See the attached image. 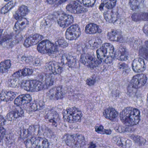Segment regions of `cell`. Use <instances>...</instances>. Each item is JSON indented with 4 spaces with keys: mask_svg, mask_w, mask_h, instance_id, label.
Instances as JSON below:
<instances>
[{
    "mask_svg": "<svg viewBox=\"0 0 148 148\" xmlns=\"http://www.w3.org/2000/svg\"><path fill=\"white\" fill-rule=\"evenodd\" d=\"M120 118L123 124L129 127L137 125L140 120V110L135 108L127 107L120 114Z\"/></svg>",
    "mask_w": 148,
    "mask_h": 148,
    "instance_id": "obj_1",
    "label": "cell"
},
{
    "mask_svg": "<svg viewBox=\"0 0 148 148\" xmlns=\"http://www.w3.org/2000/svg\"><path fill=\"white\" fill-rule=\"evenodd\" d=\"M98 60L104 63H111L115 57V50L114 46L110 43H106L100 47L96 51Z\"/></svg>",
    "mask_w": 148,
    "mask_h": 148,
    "instance_id": "obj_2",
    "label": "cell"
},
{
    "mask_svg": "<svg viewBox=\"0 0 148 148\" xmlns=\"http://www.w3.org/2000/svg\"><path fill=\"white\" fill-rule=\"evenodd\" d=\"M62 140L67 146L72 148H82L86 144L85 137L80 134H65Z\"/></svg>",
    "mask_w": 148,
    "mask_h": 148,
    "instance_id": "obj_3",
    "label": "cell"
},
{
    "mask_svg": "<svg viewBox=\"0 0 148 148\" xmlns=\"http://www.w3.org/2000/svg\"><path fill=\"white\" fill-rule=\"evenodd\" d=\"M63 120L69 123H76L81 121L82 117L81 111L75 107L67 108L62 113Z\"/></svg>",
    "mask_w": 148,
    "mask_h": 148,
    "instance_id": "obj_4",
    "label": "cell"
},
{
    "mask_svg": "<svg viewBox=\"0 0 148 148\" xmlns=\"http://www.w3.org/2000/svg\"><path fill=\"white\" fill-rule=\"evenodd\" d=\"M20 87L29 92H37L45 89L43 84L38 80H36L23 81L21 82Z\"/></svg>",
    "mask_w": 148,
    "mask_h": 148,
    "instance_id": "obj_5",
    "label": "cell"
},
{
    "mask_svg": "<svg viewBox=\"0 0 148 148\" xmlns=\"http://www.w3.org/2000/svg\"><path fill=\"white\" fill-rule=\"evenodd\" d=\"M24 143L27 148H48L50 145L46 138L35 136L27 139Z\"/></svg>",
    "mask_w": 148,
    "mask_h": 148,
    "instance_id": "obj_6",
    "label": "cell"
},
{
    "mask_svg": "<svg viewBox=\"0 0 148 148\" xmlns=\"http://www.w3.org/2000/svg\"><path fill=\"white\" fill-rule=\"evenodd\" d=\"M37 50L43 54H53L58 51L57 46L48 40L42 41L38 44Z\"/></svg>",
    "mask_w": 148,
    "mask_h": 148,
    "instance_id": "obj_7",
    "label": "cell"
},
{
    "mask_svg": "<svg viewBox=\"0 0 148 148\" xmlns=\"http://www.w3.org/2000/svg\"><path fill=\"white\" fill-rule=\"evenodd\" d=\"M54 17L56 20L59 26L63 28L68 27L74 22V18L72 16L62 11L56 12L54 14Z\"/></svg>",
    "mask_w": 148,
    "mask_h": 148,
    "instance_id": "obj_8",
    "label": "cell"
},
{
    "mask_svg": "<svg viewBox=\"0 0 148 148\" xmlns=\"http://www.w3.org/2000/svg\"><path fill=\"white\" fill-rule=\"evenodd\" d=\"M80 61L83 64L90 69L98 67L101 62L88 53H83L81 56Z\"/></svg>",
    "mask_w": 148,
    "mask_h": 148,
    "instance_id": "obj_9",
    "label": "cell"
},
{
    "mask_svg": "<svg viewBox=\"0 0 148 148\" xmlns=\"http://www.w3.org/2000/svg\"><path fill=\"white\" fill-rule=\"evenodd\" d=\"M81 35L80 27L77 24L71 25L67 29L65 33V37L69 40H74L78 39Z\"/></svg>",
    "mask_w": 148,
    "mask_h": 148,
    "instance_id": "obj_10",
    "label": "cell"
},
{
    "mask_svg": "<svg viewBox=\"0 0 148 148\" xmlns=\"http://www.w3.org/2000/svg\"><path fill=\"white\" fill-rule=\"evenodd\" d=\"M48 97L53 100H58L63 99L64 97V92L61 86H57L50 90L47 93Z\"/></svg>",
    "mask_w": 148,
    "mask_h": 148,
    "instance_id": "obj_11",
    "label": "cell"
},
{
    "mask_svg": "<svg viewBox=\"0 0 148 148\" xmlns=\"http://www.w3.org/2000/svg\"><path fill=\"white\" fill-rule=\"evenodd\" d=\"M61 62L63 65H67L72 68H79L80 67V63L77 59L74 56L67 54L62 56Z\"/></svg>",
    "mask_w": 148,
    "mask_h": 148,
    "instance_id": "obj_12",
    "label": "cell"
},
{
    "mask_svg": "<svg viewBox=\"0 0 148 148\" xmlns=\"http://www.w3.org/2000/svg\"><path fill=\"white\" fill-rule=\"evenodd\" d=\"M66 9L68 12L74 14H83L87 11L86 8L75 1L68 4Z\"/></svg>",
    "mask_w": 148,
    "mask_h": 148,
    "instance_id": "obj_13",
    "label": "cell"
},
{
    "mask_svg": "<svg viewBox=\"0 0 148 148\" xmlns=\"http://www.w3.org/2000/svg\"><path fill=\"white\" fill-rule=\"evenodd\" d=\"M45 106V103L41 100H35L23 106V108L28 112H35L42 109Z\"/></svg>",
    "mask_w": 148,
    "mask_h": 148,
    "instance_id": "obj_14",
    "label": "cell"
},
{
    "mask_svg": "<svg viewBox=\"0 0 148 148\" xmlns=\"http://www.w3.org/2000/svg\"><path fill=\"white\" fill-rule=\"evenodd\" d=\"M147 78L144 74H138L135 75L132 79L131 84L135 89H139L143 87L147 83Z\"/></svg>",
    "mask_w": 148,
    "mask_h": 148,
    "instance_id": "obj_15",
    "label": "cell"
},
{
    "mask_svg": "<svg viewBox=\"0 0 148 148\" xmlns=\"http://www.w3.org/2000/svg\"><path fill=\"white\" fill-rule=\"evenodd\" d=\"M44 118L46 121L51 123L55 127H56L60 123V119L59 115L54 110H48L44 115Z\"/></svg>",
    "mask_w": 148,
    "mask_h": 148,
    "instance_id": "obj_16",
    "label": "cell"
},
{
    "mask_svg": "<svg viewBox=\"0 0 148 148\" xmlns=\"http://www.w3.org/2000/svg\"><path fill=\"white\" fill-rule=\"evenodd\" d=\"M24 115L23 110L19 106H17L12 109L6 116V119L7 121H14L18 118L22 117Z\"/></svg>",
    "mask_w": 148,
    "mask_h": 148,
    "instance_id": "obj_17",
    "label": "cell"
},
{
    "mask_svg": "<svg viewBox=\"0 0 148 148\" xmlns=\"http://www.w3.org/2000/svg\"><path fill=\"white\" fill-rule=\"evenodd\" d=\"M37 78L38 81L41 82L44 85L45 89L54 84V78L51 74L42 73L38 75Z\"/></svg>",
    "mask_w": 148,
    "mask_h": 148,
    "instance_id": "obj_18",
    "label": "cell"
},
{
    "mask_svg": "<svg viewBox=\"0 0 148 148\" xmlns=\"http://www.w3.org/2000/svg\"><path fill=\"white\" fill-rule=\"evenodd\" d=\"M43 36L39 34H34L28 37L24 41L23 46L26 48L38 44L43 39Z\"/></svg>",
    "mask_w": 148,
    "mask_h": 148,
    "instance_id": "obj_19",
    "label": "cell"
},
{
    "mask_svg": "<svg viewBox=\"0 0 148 148\" xmlns=\"http://www.w3.org/2000/svg\"><path fill=\"white\" fill-rule=\"evenodd\" d=\"M47 69L51 73L55 75H60L63 71L61 64L56 61H51L47 64Z\"/></svg>",
    "mask_w": 148,
    "mask_h": 148,
    "instance_id": "obj_20",
    "label": "cell"
},
{
    "mask_svg": "<svg viewBox=\"0 0 148 148\" xmlns=\"http://www.w3.org/2000/svg\"><path fill=\"white\" fill-rule=\"evenodd\" d=\"M112 140L118 147L121 148H130L132 146V143L130 140L121 136H114Z\"/></svg>",
    "mask_w": 148,
    "mask_h": 148,
    "instance_id": "obj_21",
    "label": "cell"
},
{
    "mask_svg": "<svg viewBox=\"0 0 148 148\" xmlns=\"http://www.w3.org/2000/svg\"><path fill=\"white\" fill-rule=\"evenodd\" d=\"M103 16L106 21L109 23H114L119 18V15L117 10L111 9L104 12Z\"/></svg>",
    "mask_w": 148,
    "mask_h": 148,
    "instance_id": "obj_22",
    "label": "cell"
},
{
    "mask_svg": "<svg viewBox=\"0 0 148 148\" xmlns=\"http://www.w3.org/2000/svg\"><path fill=\"white\" fill-rule=\"evenodd\" d=\"M132 68L135 73H140L144 72L146 69V66L143 59L140 58L135 59L132 63Z\"/></svg>",
    "mask_w": 148,
    "mask_h": 148,
    "instance_id": "obj_23",
    "label": "cell"
},
{
    "mask_svg": "<svg viewBox=\"0 0 148 148\" xmlns=\"http://www.w3.org/2000/svg\"><path fill=\"white\" fill-rule=\"evenodd\" d=\"M129 56V54L126 48L123 47H119L115 52V57L120 61H126L127 60Z\"/></svg>",
    "mask_w": 148,
    "mask_h": 148,
    "instance_id": "obj_24",
    "label": "cell"
},
{
    "mask_svg": "<svg viewBox=\"0 0 148 148\" xmlns=\"http://www.w3.org/2000/svg\"><path fill=\"white\" fill-rule=\"evenodd\" d=\"M32 100L31 96L29 94H23L18 96L14 101V103L16 106H23L30 102Z\"/></svg>",
    "mask_w": 148,
    "mask_h": 148,
    "instance_id": "obj_25",
    "label": "cell"
},
{
    "mask_svg": "<svg viewBox=\"0 0 148 148\" xmlns=\"http://www.w3.org/2000/svg\"><path fill=\"white\" fill-rule=\"evenodd\" d=\"M103 116L108 120L111 121H115L118 117L117 111L115 109L112 108H108L103 111Z\"/></svg>",
    "mask_w": 148,
    "mask_h": 148,
    "instance_id": "obj_26",
    "label": "cell"
},
{
    "mask_svg": "<svg viewBox=\"0 0 148 148\" xmlns=\"http://www.w3.org/2000/svg\"><path fill=\"white\" fill-rule=\"evenodd\" d=\"M17 95V93L14 91L2 90L1 93V101L6 102L13 101Z\"/></svg>",
    "mask_w": 148,
    "mask_h": 148,
    "instance_id": "obj_27",
    "label": "cell"
},
{
    "mask_svg": "<svg viewBox=\"0 0 148 148\" xmlns=\"http://www.w3.org/2000/svg\"><path fill=\"white\" fill-rule=\"evenodd\" d=\"M29 9L27 6L24 5L20 6L17 10L14 15V18L18 20L23 18L29 12Z\"/></svg>",
    "mask_w": 148,
    "mask_h": 148,
    "instance_id": "obj_28",
    "label": "cell"
},
{
    "mask_svg": "<svg viewBox=\"0 0 148 148\" xmlns=\"http://www.w3.org/2000/svg\"><path fill=\"white\" fill-rule=\"evenodd\" d=\"M109 40L111 41L121 42L123 40V37L121 33L116 30H113L107 34Z\"/></svg>",
    "mask_w": 148,
    "mask_h": 148,
    "instance_id": "obj_29",
    "label": "cell"
},
{
    "mask_svg": "<svg viewBox=\"0 0 148 148\" xmlns=\"http://www.w3.org/2000/svg\"><path fill=\"white\" fill-rule=\"evenodd\" d=\"M33 73H34V71L30 69L24 68L18 70L17 72L14 73L12 75V77L14 78H19V77L31 75L33 74Z\"/></svg>",
    "mask_w": 148,
    "mask_h": 148,
    "instance_id": "obj_30",
    "label": "cell"
},
{
    "mask_svg": "<svg viewBox=\"0 0 148 148\" xmlns=\"http://www.w3.org/2000/svg\"><path fill=\"white\" fill-rule=\"evenodd\" d=\"M28 24V21L26 18H23L18 20L15 24L14 29L16 32H20L25 28Z\"/></svg>",
    "mask_w": 148,
    "mask_h": 148,
    "instance_id": "obj_31",
    "label": "cell"
},
{
    "mask_svg": "<svg viewBox=\"0 0 148 148\" xmlns=\"http://www.w3.org/2000/svg\"><path fill=\"white\" fill-rule=\"evenodd\" d=\"M102 43L101 40L98 37L92 38L87 43V47L90 49H94L98 48Z\"/></svg>",
    "mask_w": 148,
    "mask_h": 148,
    "instance_id": "obj_32",
    "label": "cell"
},
{
    "mask_svg": "<svg viewBox=\"0 0 148 148\" xmlns=\"http://www.w3.org/2000/svg\"><path fill=\"white\" fill-rule=\"evenodd\" d=\"M102 30L99 26L94 23L87 24L85 27V32L88 34H94L96 33H100Z\"/></svg>",
    "mask_w": 148,
    "mask_h": 148,
    "instance_id": "obj_33",
    "label": "cell"
},
{
    "mask_svg": "<svg viewBox=\"0 0 148 148\" xmlns=\"http://www.w3.org/2000/svg\"><path fill=\"white\" fill-rule=\"evenodd\" d=\"M132 20L135 21H148V12H138L133 14Z\"/></svg>",
    "mask_w": 148,
    "mask_h": 148,
    "instance_id": "obj_34",
    "label": "cell"
},
{
    "mask_svg": "<svg viewBox=\"0 0 148 148\" xmlns=\"http://www.w3.org/2000/svg\"><path fill=\"white\" fill-rule=\"evenodd\" d=\"M145 0H129V5L132 10H136L143 7Z\"/></svg>",
    "mask_w": 148,
    "mask_h": 148,
    "instance_id": "obj_35",
    "label": "cell"
},
{
    "mask_svg": "<svg viewBox=\"0 0 148 148\" xmlns=\"http://www.w3.org/2000/svg\"><path fill=\"white\" fill-rule=\"evenodd\" d=\"M116 0H101V4L100 5V9H103V7L112 9L116 5Z\"/></svg>",
    "mask_w": 148,
    "mask_h": 148,
    "instance_id": "obj_36",
    "label": "cell"
},
{
    "mask_svg": "<svg viewBox=\"0 0 148 148\" xmlns=\"http://www.w3.org/2000/svg\"><path fill=\"white\" fill-rule=\"evenodd\" d=\"M11 61L9 60H5L1 62L0 64V72L1 73H4L8 72L11 67Z\"/></svg>",
    "mask_w": 148,
    "mask_h": 148,
    "instance_id": "obj_37",
    "label": "cell"
},
{
    "mask_svg": "<svg viewBox=\"0 0 148 148\" xmlns=\"http://www.w3.org/2000/svg\"><path fill=\"white\" fill-rule=\"evenodd\" d=\"M16 2L15 0H12L10 1L7 4H6L5 6H3L1 9V14H5L7 12H8L12 8H14Z\"/></svg>",
    "mask_w": 148,
    "mask_h": 148,
    "instance_id": "obj_38",
    "label": "cell"
},
{
    "mask_svg": "<svg viewBox=\"0 0 148 148\" xmlns=\"http://www.w3.org/2000/svg\"><path fill=\"white\" fill-rule=\"evenodd\" d=\"M130 137L134 142L135 143L139 146H142L146 143V140L142 136L135 135H132L130 136Z\"/></svg>",
    "mask_w": 148,
    "mask_h": 148,
    "instance_id": "obj_39",
    "label": "cell"
},
{
    "mask_svg": "<svg viewBox=\"0 0 148 148\" xmlns=\"http://www.w3.org/2000/svg\"><path fill=\"white\" fill-rule=\"evenodd\" d=\"M19 40H19L18 38L17 39V38H14L12 36L8 40L2 43L1 45H3V46L4 47H13V46H15V45L17 44L19 42Z\"/></svg>",
    "mask_w": 148,
    "mask_h": 148,
    "instance_id": "obj_40",
    "label": "cell"
},
{
    "mask_svg": "<svg viewBox=\"0 0 148 148\" xmlns=\"http://www.w3.org/2000/svg\"><path fill=\"white\" fill-rule=\"evenodd\" d=\"M40 126L38 125H31L29 127L28 130L30 136H37L40 132Z\"/></svg>",
    "mask_w": 148,
    "mask_h": 148,
    "instance_id": "obj_41",
    "label": "cell"
},
{
    "mask_svg": "<svg viewBox=\"0 0 148 148\" xmlns=\"http://www.w3.org/2000/svg\"><path fill=\"white\" fill-rule=\"evenodd\" d=\"M95 130L97 133L102 134L109 135L112 133L110 130H106L101 125H97L95 127Z\"/></svg>",
    "mask_w": 148,
    "mask_h": 148,
    "instance_id": "obj_42",
    "label": "cell"
},
{
    "mask_svg": "<svg viewBox=\"0 0 148 148\" xmlns=\"http://www.w3.org/2000/svg\"><path fill=\"white\" fill-rule=\"evenodd\" d=\"M85 7H92L94 6L96 0H77Z\"/></svg>",
    "mask_w": 148,
    "mask_h": 148,
    "instance_id": "obj_43",
    "label": "cell"
},
{
    "mask_svg": "<svg viewBox=\"0 0 148 148\" xmlns=\"http://www.w3.org/2000/svg\"><path fill=\"white\" fill-rule=\"evenodd\" d=\"M139 54L140 56L148 61V48L142 47L139 50Z\"/></svg>",
    "mask_w": 148,
    "mask_h": 148,
    "instance_id": "obj_44",
    "label": "cell"
},
{
    "mask_svg": "<svg viewBox=\"0 0 148 148\" xmlns=\"http://www.w3.org/2000/svg\"><path fill=\"white\" fill-rule=\"evenodd\" d=\"M55 44L57 47H59L62 48H65L68 46V44L67 43V42L63 39H60L56 41Z\"/></svg>",
    "mask_w": 148,
    "mask_h": 148,
    "instance_id": "obj_45",
    "label": "cell"
},
{
    "mask_svg": "<svg viewBox=\"0 0 148 148\" xmlns=\"http://www.w3.org/2000/svg\"><path fill=\"white\" fill-rule=\"evenodd\" d=\"M30 136V133L28 129H23L20 131V137L21 139H27Z\"/></svg>",
    "mask_w": 148,
    "mask_h": 148,
    "instance_id": "obj_46",
    "label": "cell"
},
{
    "mask_svg": "<svg viewBox=\"0 0 148 148\" xmlns=\"http://www.w3.org/2000/svg\"><path fill=\"white\" fill-rule=\"evenodd\" d=\"M115 130L117 132H120V133H123V132H133L134 130L132 128H130L129 127H119L115 128Z\"/></svg>",
    "mask_w": 148,
    "mask_h": 148,
    "instance_id": "obj_47",
    "label": "cell"
},
{
    "mask_svg": "<svg viewBox=\"0 0 148 148\" xmlns=\"http://www.w3.org/2000/svg\"><path fill=\"white\" fill-rule=\"evenodd\" d=\"M19 81V80H17V79H10V80H9V84L10 86L13 87H18L19 85L20 86L21 83H20Z\"/></svg>",
    "mask_w": 148,
    "mask_h": 148,
    "instance_id": "obj_48",
    "label": "cell"
},
{
    "mask_svg": "<svg viewBox=\"0 0 148 148\" xmlns=\"http://www.w3.org/2000/svg\"><path fill=\"white\" fill-rule=\"evenodd\" d=\"M96 82V78L94 77H91L87 79L86 81V83L89 86H92L95 84Z\"/></svg>",
    "mask_w": 148,
    "mask_h": 148,
    "instance_id": "obj_49",
    "label": "cell"
},
{
    "mask_svg": "<svg viewBox=\"0 0 148 148\" xmlns=\"http://www.w3.org/2000/svg\"><path fill=\"white\" fill-rule=\"evenodd\" d=\"M5 130L3 127H1V141L2 140L3 138L4 137V135L5 134Z\"/></svg>",
    "mask_w": 148,
    "mask_h": 148,
    "instance_id": "obj_50",
    "label": "cell"
},
{
    "mask_svg": "<svg viewBox=\"0 0 148 148\" xmlns=\"http://www.w3.org/2000/svg\"><path fill=\"white\" fill-rule=\"evenodd\" d=\"M143 31L148 36V23H146L143 27Z\"/></svg>",
    "mask_w": 148,
    "mask_h": 148,
    "instance_id": "obj_51",
    "label": "cell"
},
{
    "mask_svg": "<svg viewBox=\"0 0 148 148\" xmlns=\"http://www.w3.org/2000/svg\"><path fill=\"white\" fill-rule=\"evenodd\" d=\"M6 121H5V119L3 118V116H2L1 115V127H2L5 124Z\"/></svg>",
    "mask_w": 148,
    "mask_h": 148,
    "instance_id": "obj_52",
    "label": "cell"
},
{
    "mask_svg": "<svg viewBox=\"0 0 148 148\" xmlns=\"http://www.w3.org/2000/svg\"><path fill=\"white\" fill-rule=\"evenodd\" d=\"M57 1L58 0H47V2L50 4H53Z\"/></svg>",
    "mask_w": 148,
    "mask_h": 148,
    "instance_id": "obj_53",
    "label": "cell"
},
{
    "mask_svg": "<svg viewBox=\"0 0 148 148\" xmlns=\"http://www.w3.org/2000/svg\"><path fill=\"white\" fill-rule=\"evenodd\" d=\"M96 147V146L93 143H90L89 145V148H95Z\"/></svg>",
    "mask_w": 148,
    "mask_h": 148,
    "instance_id": "obj_54",
    "label": "cell"
},
{
    "mask_svg": "<svg viewBox=\"0 0 148 148\" xmlns=\"http://www.w3.org/2000/svg\"><path fill=\"white\" fill-rule=\"evenodd\" d=\"M68 0H59L57 2V5H60V4H62V3H64L65 2L67 1Z\"/></svg>",
    "mask_w": 148,
    "mask_h": 148,
    "instance_id": "obj_55",
    "label": "cell"
},
{
    "mask_svg": "<svg viewBox=\"0 0 148 148\" xmlns=\"http://www.w3.org/2000/svg\"><path fill=\"white\" fill-rule=\"evenodd\" d=\"M145 45H146V46H147V47L148 48V40L146 41V42H145Z\"/></svg>",
    "mask_w": 148,
    "mask_h": 148,
    "instance_id": "obj_56",
    "label": "cell"
},
{
    "mask_svg": "<svg viewBox=\"0 0 148 148\" xmlns=\"http://www.w3.org/2000/svg\"><path fill=\"white\" fill-rule=\"evenodd\" d=\"M5 1H10V0H4Z\"/></svg>",
    "mask_w": 148,
    "mask_h": 148,
    "instance_id": "obj_57",
    "label": "cell"
},
{
    "mask_svg": "<svg viewBox=\"0 0 148 148\" xmlns=\"http://www.w3.org/2000/svg\"></svg>",
    "mask_w": 148,
    "mask_h": 148,
    "instance_id": "obj_58",
    "label": "cell"
}]
</instances>
